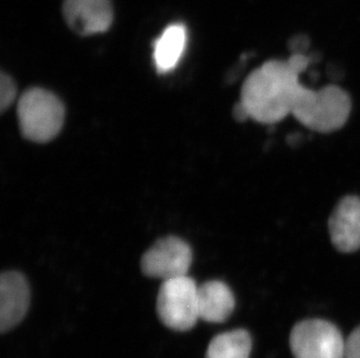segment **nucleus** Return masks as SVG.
<instances>
[{
  "mask_svg": "<svg viewBox=\"0 0 360 358\" xmlns=\"http://www.w3.org/2000/svg\"><path fill=\"white\" fill-rule=\"evenodd\" d=\"M157 311L166 327L187 331L200 319L198 286L189 276L165 281L158 294Z\"/></svg>",
  "mask_w": 360,
  "mask_h": 358,
  "instance_id": "4",
  "label": "nucleus"
},
{
  "mask_svg": "<svg viewBox=\"0 0 360 358\" xmlns=\"http://www.w3.org/2000/svg\"><path fill=\"white\" fill-rule=\"evenodd\" d=\"M15 97L17 85L11 76L3 72L0 76V111H6L13 104Z\"/></svg>",
  "mask_w": 360,
  "mask_h": 358,
  "instance_id": "13",
  "label": "nucleus"
},
{
  "mask_svg": "<svg viewBox=\"0 0 360 358\" xmlns=\"http://www.w3.org/2000/svg\"><path fill=\"white\" fill-rule=\"evenodd\" d=\"M235 296L228 285L219 281H210L198 286L200 319L211 324L228 320L235 310Z\"/></svg>",
  "mask_w": 360,
  "mask_h": 358,
  "instance_id": "10",
  "label": "nucleus"
},
{
  "mask_svg": "<svg viewBox=\"0 0 360 358\" xmlns=\"http://www.w3.org/2000/svg\"><path fill=\"white\" fill-rule=\"evenodd\" d=\"M233 117H235L236 120H238V121H245V120H248L250 118V114H248V111L246 110L244 105H243V102H239L238 104H236L235 108H233Z\"/></svg>",
  "mask_w": 360,
  "mask_h": 358,
  "instance_id": "15",
  "label": "nucleus"
},
{
  "mask_svg": "<svg viewBox=\"0 0 360 358\" xmlns=\"http://www.w3.org/2000/svg\"><path fill=\"white\" fill-rule=\"evenodd\" d=\"M345 358H360V327L354 329L347 338Z\"/></svg>",
  "mask_w": 360,
  "mask_h": 358,
  "instance_id": "14",
  "label": "nucleus"
},
{
  "mask_svg": "<svg viewBox=\"0 0 360 358\" xmlns=\"http://www.w3.org/2000/svg\"><path fill=\"white\" fill-rule=\"evenodd\" d=\"M351 110L350 95L340 86L326 85L313 90L302 85L296 95L292 115L306 128L326 134L343 128Z\"/></svg>",
  "mask_w": 360,
  "mask_h": 358,
  "instance_id": "2",
  "label": "nucleus"
},
{
  "mask_svg": "<svg viewBox=\"0 0 360 358\" xmlns=\"http://www.w3.org/2000/svg\"><path fill=\"white\" fill-rule=\"evenodd\" d=\"M30 286L24 274L6 271L0 278V331L7 333L22 321L30 307Z\"/></svg>",
  "mask_w": 360,
  "mask_h": 358,
  "instance_id": "9",
  "label": "nucleus"
},
{
  "mask_svg": "<svg viewBox=\"0 0 360 358\" xmlns=\"http://www.w3.org/2000/svg\"><path fill=\"white\" fill-rule=\"evenodd\" d=\"M313 62L309 55L292 53L288 60H271L245 79L240 102L250 118L273 125L292 115V105L302 83L300 76Z\"/></svg>",
  "mask_w": 360,
  "mask_h": 358,
  "instance_id": "1",
  "label": "nucleus"
},
{
  "mask_svg": "<svg viewBox=\"0 0 360 358\" xmlns=\"http://www.w3.org/2000/svg\"><path fill=\"white\" fill-rule=\"evenodd\" d=\"M290 348L295 358H345L347 340L335 324L311 319L292 328Z\"/></svg>",
  "mask_w": 360,
  "mask_h": 358,
  "instance_id": "5",
  "label": "nucleus"
},
{
  "mask_svg": "<svg viewBox=\"0 0 360 358\" xmlns=\"http://www.w3.org/2000/svg\"><path fill=\"white\" fill-rule=\"evenodd\" d=\"M193 262V251L179 237H165L154 244L141 260L143 274L163 281L188 276Z\"/></svg>",
  "mask_w": 360,
  "mask_h": 358,
  "instance_id": "6",
  "label": "nucleus"
},
{
  "mask_svg": "<svg viewBox=\"0 0 360 358\" xmlns=\"http://www.w3.org/2000/svg\"><path fill=\"white\" fill-rule=\"evenodd\" d=\"M251 350V335L237 329L217 335L209 345L207 358H250Z\"/></svg>",
  "mask_w": 360,
  "mask_h": 358,
  "instance_id": "12",
  "label": "nucleus"
},
{
  "mask_svg": "<svg viewBox=\"0 0 360 358\" xmlns=\"http://www.w3.org/2000/svg\"><path fill=\"white\" fill-rule=\"evenodd\" d=\"M18 119L22 135L33 142L51 141L61 132L65 106L58 95L44 88L24 92L18 102Z\"/></svg>",
  "mask_w": 360,
  "mask_h": 358,
  "instance_id": "3",
  "label": "nucleus"
},
{
  "mask_svg": "<svg viewBox=\"0 0 360 358\" xmlns=\"http://www.w3.org/2000/svg\"><path fill=\"white\" fill-rule=\"evenodd\" d=\"M330 240L337 251L351 253L360 249V198L344 197L330 216Z\"/></svg>",
  "mask_w": 360,
  "mask_h": 358,
  "instance_id": "8",
  "label": "nucleus"
},
{
  "mask_svg": "<svg viewBox=\"0 0 360 358\" xmlns=\"http://www.w3.org/2000/svg\"><path fill=\"white\" fill-rule=\"evenodd\" d=\"M63 15L69 27L81 35H95L112 24L111 0H65Z\"/></svg>",
  "mask_w": 360,
  "mask_h": 358,
  "instance_id": "7",
  "label": "nucleus"
},
{
  "mask_svg": "<svg viewBox=\"0 0 360 358\" xmlns=\"http://www.w3.org/2000/svg\"><path fill=\"white\" fill-rule=\"evenodd\" d=\"M187 28L184 24H172L162 32L154 44V63L160 74L176 68L187 46Z\"/></svg>",
  "mask_w": 360,
  "mask_h": 358,
  "instance_id": "11",
  "label": "nucleus"
}]
</instances>
